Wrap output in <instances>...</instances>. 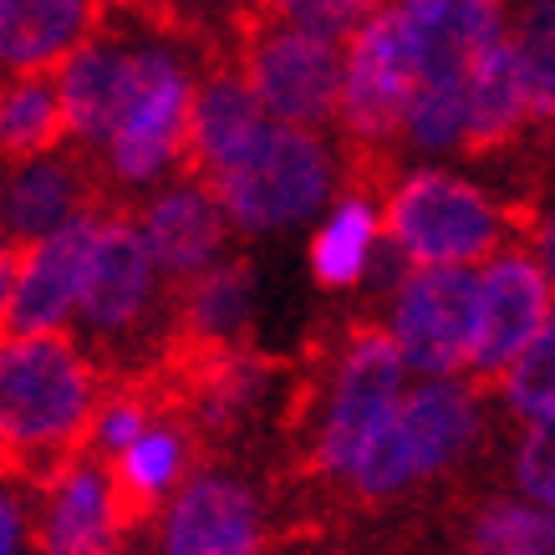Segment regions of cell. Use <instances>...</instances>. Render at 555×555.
Segmentation results:
<instances>
[{"mask_svg": "<svg viewBox=\"0 0 555 555\" xmlns=\"http://www.w3.org/2000/svg\"><path fill=\"white\" fill-rule=\"evenodd\" d=\"M372 250H377V215L362 194H347L311 245V270L321 286H357Z\"/></svg>", "mask_w": 555, "mask_h": 555, "instance_id": "obj_25", "label": "cell"}, {"mask_svg": "<svg viewBox=\"0 0 555 555\" xmlns=\"http://www.w3.org/2000/svg\"><path fill=\"white\" fill-rule=\"evenodd\" d=\"M215 199L240 230H281L296 224L332 189V153L296 122H270L209 179Z\"/></svg>", "mask_w": 555, "mask_h": 555, "instance_id": "obj_2", "label": "cell"}, {"mask_svg": "<svg viewBox=\"0 0 555 555\" xmlns=\"http://www.w3.org/2000/svg\"><path fill=\"white\" fill-rule=\"evenodd\" d=\"M418 51L403 31L398 11H377V16L352 36L347 67H341V128L352 143L377 149L392 133H408V113L418 98Z\"/></svg>", "mask_w": 555, "mask_h": 555, "instance_id": "obj_8", "label": "cell"}, {"mask_svg": "<svg viewBox=\"0 0 555 555\" xmlns=\"http://www.w3.org/2000/svg\"><path fill=\"white\" fill-rule=\"evenodd\" d=\"M194 87L169 51H133L128 98L107 133V164L122 184H149L189 149Z\"/></svg>", "mask_w": 555, "mask_h": 555, "instance_id": "obj_6", "label": "cell"}, {"mask_svg": "<svg viewBox=\"0 0 555 555\" xmlns=\"http://www.w3.org/2000/svg\"><path fill=\"white\" fill-rule=\"evenodd\" d=\"M102 215H72L51 235L31 240L21 250L16 301H11V332H62L82 301V275L98 245Z\"/></svg>", "mask_w": 555, "mask_h": 555, "instance_id": "obj_11", "label": "cell"}, {"mask_svg": "<svg viewBox=\"0 0 555 555\" xmlns=\"http://www.w3.org/2000/svg\"><path fill=\"white\" fill-rule=\"evenodd\" d=\"M474 555H555V525L535 500H494L474 520Z\"/></svg>", "mask_w": 555, "mask_h": 555, "instance_id": "obj_26", "label": "cell"}, {"mask_svg": "<svg viewBox=\"0 0 555 555\" xmlns=\"http://www.w3.org/2000/svg\"><path fill=\"white\" fill-rule=\"evenodd\" d=\"M266 102L255 98V87L245 77H215L194 98V122H189V149L184 164L194 169V179H215L260 128H266Z\"/></svg>", "mask_w": 555, "mask_h": 555, "instance_id": "obj_19", "label": "cell"}, {"mask_svg": "<svg viewBox=\"0 0 555 555\" xmlns=\"http://www.w3.org/2000/svg\"><path fill=\"white\" fill-rule=\"evenodd\" d=\"M118 5H143V11H149V5H158V0H118Z\"/></svg>", "mask_w": 555, "mask_h": 555, "instance_id": "obj_36", "label": "cell"}, {"mask_svg": "<svg viewBox=\"0 0 555 555\" xmlns=\"http://www.w3.org/2000/svg\"><path fill=\"white\" fill-rule=\"evenodd\" d=\"M98 31V0H0V67L56 72Z\"/></svg>", "mask_w": 555, "mask_h": 555, "instance_id": "obj_16", "label": "cell"}, {"mask_svg": "<svg viewBox=\"0 0 555 555\" xmlns=\"http://www.w3.org/2000/svg\"><path fill=\"white\" fill-rule=\"evenodd\" d=\"M535 245H540V266L551 270V281H555V219H545V224H540V235H535Z\"/></svg>", "mask_w": 555, "mask_h": 555, "instance_id": "obj_35", "label": "cell"}, {"mask_svg": "<svg viewBox=\"0 0 555 555\" xmlns=\"http://www.w3.org/2000/svg\"><path fill=\"white\" fill-rule=\"evenodd\" d=\"M107 469H113V489H118V515L122 525H138L158 505V494L179 479L184 469V443L173 428H158L153 423L143 438H133L118 459H107Z\"/></svg>", "mask_w": 555, "mask_h": 555, "instance_id": "obj_24", "label": "cell"}, {"mask_svg": "<svg viewBox=\"0 0 555 555\" xmlns=\"http://www.w3.org/2000/svg\"><path fill=\"white\" fill-rule=\"evenodd\" d=\"M509 41L520 51V72L530 87V118H555V0H525Z\"/></svg>", "mask_w": 555, "mask_h": 555, "instance_id": "obj_28", "label": "cell"}, {"mask_svg": "<svg viewBox=\"0 0 555 555\" xmlns=\"http://www.w3.org/2000/svg\"><path fill=\"white\" fill-rule=\"evenodd\" d=\"M0 98H5V92H0Z\"/></svg>", "mask_w": 555, "mask_h": 555, "instance_id": "obj_37", "label": "cell"}, {"mask_svg": "<svg viewBox=\"0 0 555 555\" xmlns=\"http://www.w3.org/2000/svg\"><path fill=\"white\" fill-rule=\"evenodd\" d=\"M545 317H551V270L530 255H494L479 270L469 367L489 383H505V372L535 341Z\"/></svg>", "mask_w": 555, "mask_h": 555, "instance_id": "obj_10", "label": "cell"}, {"mask_svg": "<svg viewBox=\"0 0 555 555\" xmlns=\"http://www.w3.org/2000/svg\"><path fill=\"white\" fill-rule=\"evenodd\" d=\"M82 204V184H77V169L72 164H56L51 153L41 158H26L21 173L11 179V194H5V224H11V240L31 245V240L51 235L56 224H67Z\"/></svg>", "mask_w": 555, "mask_h": 555, "instance_id": "obj_21", "label": "cell"}, {"mask_svg": "<svg viewBox=\"0 0 555 555\" xmlns=\"http://www.w3.org/2000/svg\"><path fill=\"white\" fill-rule=\"evenodd\" d=\"M341 67L347 56L337 41L270 16L266 5L245 16V82L266 102L270 118L296 128L326 122L341 102Z\"/></svg>", "mask_w": 555, "mask_h": 555, "instance_id": "obj_5", "label": "cell"}, {"mask_svg": "<svg viewBox=\"0 0 555 555\" xmlns=\"http://www.w3.org/2000/svg\"><path fill=\"white\" fill-rule=\"evenodd\" d=\"M530 118V87L520 72V51L509 36H500L494 47L474 62L469 72V128H464V149L469 153H494L520 133V122Z\"/></svg>", "mask_w": 555, "mask_h": 555, "instance_id": "obj_20", "label": "cell"}, {"mask_svg": "<svg viewBox=\"0 0 555 555\" xmlns=\"http://www.w3.org/2000/svg\"><path fill=\"white\" fill-rule=\"evenodd\" d=\"M128 530L118 515L113 469L92 459H72L47 485V515H41V555H113Z\"/></svg>", "mask_w": 555, "mask_h": 555, "instance_id": "obj_14", "label": "cell"}, {"mask_svg": "<svg viewBox=\"0 0 555 555\" xmlns=\"http://www.w3.org/2000/svg\"><path fill=\"white\" fill-rule=\"evenodd\" d=\"M164 555H260V509L235 479L204 474L173 500Z\"/></svg>", "mask_w": 555, "mask_h": 555, "instance_id": "obj_15", "label": "cell"}, {"mask_svg": "<svg viewBox=\"0 0 555 555\" xmlns=\"http://www.w3.org/2000/svg\"><path fill=\"white\" fill-rule=\"evenodd\" d=\"M128 72H133V51L113 47L102 36H87L56 67V87H62V107H67V128L82 143H107L113 122L128 98Z\"/></svg>", "mask_w": 555, "mask_h": 555, "instance_id": "obj_18", "label": "cell"}, {"mask_svg": "<svg viewBox=\"0 0 555 555\" xmlns=\"http://www.w3.org/2000/svg\"><path fill=\"white\" fill-rule=\"evenodd\" d=\"M270 16L291 21L301 31H317L326 41H341V36H357L377 16V0H260Z\"/></svg>", "mask_w": 555, "mask_h": 555, "instance_id": "obj_30", "label": "cell"}, {"mask_svg": "<svg viewBox=\"0 0 555 555\" xmlns=\"http://www.w3.org/2000/svg\"><path fill=\"white\" fill-rule=\"evenodd\" d=\"M21 240L0 245V332H11V301H16V275H21Z\"/></svg>", "mask_w": 555, "mask_h": 555, "instance_id": "obj_34", "label": "cell"}, {"mask_svg": "<svg viewBox=\"0 0 555 555\" xmlns=\"http://www.w3.org/2000/svg\"><path fill=\"white\" fill-rule=\"evenodd\" d=\"M153 270H158V260L149 250V235L128 219H102L98 245H92V260H87L82 275V301H77L82 321L102 337L128 332L138 311L149 306Z\"/></svg>", "mask_w": 555, "mask_h": 555, "instance_id": "obj_12", "label": "cell"}, {"mask_svg": "<svg viewBox=\"0 0 555 555\" xmlns=\"http://www.w3.org/2000/svg\"><path fill=\"white\" fill-rule=\"evenodd\" d=\"M479 434V398L454 377H428L423 387L403 392V403L392 413L383 434L372 438V449L357 459L352 485L372 500L398 494L423 474H438L454 464Z\"/></svg>", "mask_w": 555, "mask_h": 555, "instance_id": "obj_3", "label": "cell"}, {"mask_svg": "<svg viewBox=\"0 0 555 555\" xmlns=\"http://www.w3.org/2000/svg\"><path fill=\"white\" fill-rule=\"evenodd\" d=\"M469 128V77H434L418 82L413 113H408V138L418 149H464Z\"/></svg>", "mask_w": 555, "mask_h": 555, "instance_id": "obj_27", "label": "cell"}, {"mask_svg": "<svg viewBox=\"0 0 555 555\" xmlns=\"http://www.w3.org/2000/svg\"><path fill=\"white\" fill-rule=\"evenodd\" d=\"M26 551V505L11 489V474L0 469V555H21Z\"/></svg>", "mask_w": 555, "mask_h": 555, "instance_id": "obj_33", "label": "cell"}, {"mask_svg": "<svg viewBox=\"0 0 555 555\" xmlns=\"http://www.w3.org/2000/svg\"><path fill=\"white\" fill-rule=\"evenodd\" d=\"M387 235L408 266H474L500 250L505 215L459 173H408L387 199Z\"/></svg>", "mask_w": 555, "mask_h": 555, "instance_id": "obj_4", "label": "cell"}, {"mask_svg": "<svg viewBox=\"0 0 555 555\" xmlns=\"http://www.w3.org/2000/svg\"><path fill=\"white\" fill-rule=\"evenodd\" d=\"M98 423V383L62 332H0V469L51 485Z\"/></svg>", "mask_w": 555, "mask_h": 555, "instance_id": "obj_1", "label": "cell"}, {"mask_svg": "<svg viewBox=\"0 0 555 555\" xmlns=\"http://www.w3.org/2000/svg\"><path fill=\"white\" fill-rule=\"evenodd\" d=\"M505 398L530 423L555 418V306L535 332V341L520 352V362L505 372Z\"/></svg>", "mask_w": 555, "mask_h": 555, "instance_id": "obj_29", "label": "cell"}, {"mask_svg": "<svg viewBox=\"0 0 555 555\" xmlns=\"http://www.w3.org/2000/svg\"><path fill=\"white\" fill-rule=\"evenodd\" d=\"M224 204L215 199V189L194 179V184H179L169 194H158L143 219V235H149V250L158 260V270L169 275H204V266L215 260L219 240H224Z\"/></svg>", "mask_w": 555, "mask_h": 555, "instance_id": "obj_17", "label": "cell"}, {"mask_svg": "<svg viewBox=\"0 0 555 555\" xmlns=\"http://www.w3.org/2000/svg\"><path fill=\"white\" fill-rule=\"evenodd\" d=\"M255 306V281L250 266H215L194 275V291H189V347H235L245 337V321H250Z\"/></svg>", "mask_w": 555, "mask_h": 555, "instance_id": "obj_23", "label": "cell"}, {"mask_svg": "<svg viewBox=\"0 0 555 555\" xmlns=\"http://www.w3.org/2000/svg\"><path fill=\"white\" fill-rule=\"evenodd\" d=\"M403 31L418 51L423 82L434 77H469L474 62L505 36L500 0H398Z\"/></svg>", "mask_w": 555, "mask_h": 555, "instance_id": "obj_13", "label": "cell"}, {"mask_svg": "<svg viewBox=\"0 0 555 555\" xmlns=\"http://www.w3.org/2000/svg\"><path fill=\"white\" fill-rule=\"evenodd\" d=\"M153 428L149 408L138 403V398H118V403H107L98 413V423H92V443H98L102 459H118L133 438H143Z\"/></svg>", "mask_w": 555, "mask_h": 555, "instance_id": "obj_32", "label": "cell"}, {"mask_svg": "<svg viewBox=\"0 0 555 555\" xmlns=\"http://www.w3.org/2000/svg\"><path fill=\"white\" fill-rule=\"evenodd\" d=\"M515 474H520L525 494L535 500L555 525V418L530 423V438L520 443V459H515Z\"/></svg>", "mask_w": 555, "mask_h": 555, "instance_id": "obj_31", "label": "cell"}, {"mask_svg": "<svg viewBox=\"0 0 555 555\" xmlns=\"http://www.w3.org/2000/svg\"><path fill=\"white\" fill-rule=\"evenodd\" d=\"M67 133L72 128L56 72H21V82L0 98V153L26 164V158L51 153Z\"/></svg>", "mask_w": 555, "mask_h": 555, "instance_id": "obj_22", "label": "cell"}, {"mask_svg": "<svg viewBox=\"0 0 555 555\" xmlns=\"http://www.w3.org/2000/svg\"><path fill=\"white\" fill-rule=\"evenodd\" d=\"M474 301L479 275H469V266H413L387 326L408 367L423 377H454L459 367H469Z\"/></svg>", "mask_w": 555, "mask_h": 555, "instance_id": "obj_9", "label": "cell"}, {"mask_svg": "<svg viewBox=\"0 0 555 555\" xmlns=\"http://www.w3.org/2000/svg\"><path fill=\"white\" fill-rule=\"evenodd\" d=\"M403 352L392 332L362 326L352 332L347 352H341L337 383H332V403H326V423H321L317 459L321 469L352 474L357 459L372 449V438L383 434L398 403H403Z\"/></svg>", "mask_w": 555, "mask_h": 555, "instance_id": "obj_7", "label": "cell"}]
</instances>
